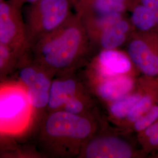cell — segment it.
<instances>
[{"instance_id":"cell-14","label":"cell","mask_w":158,"mask_h":158,"mask_svg":"<svg viewBox=\"0 0 158 158\" xmlns=\"http://www.w3.org/2000/svg\"><path fill=\"white\" fill-rule=\"evenodd\" d=\"M147 81L148 76L142 75L138 78L137 85L134 90L118 100L107 104L108 119L118 126L141 98L147 88Z\"/></svg>"},{"instance_id":"cell-11","label":"cell","mask_w":158,"mask_h":158,"mask_svg":"<svg viewBox=\"0 0 158 158\" xmlns=\"http://www.w3.org/2000/svg\"><path fill=\"white\" fill-rule=\"evenodd\" d=\"M138 78L136 76L125 74L108 78H85V81L91 93L106 105L134 90Z\"/></svg>"},{"instance_id":"cell-16","label":"cell","mask_w":158,"mask_h":158,"mask_svg":"<svg viewBox=\"0 0 158 158\" xmlns=\"http://www.w3.org/2000/svg\"><path fill=\"white\" fill-rule=\"evenodd\" d=\"M128 13L130 21L135 31H158V12L135 0Z\"/></svg>"},{"instance_id":"cell-8","label":"cell","mask_w":158,"mask_h":158,"mask_svg":"<svg viewBox=\"0 0 158 158\" xmlns=\"http://www.w3.org/2000/svg\"><path fill=\"white\" fill-rule=\"evenodd\" d=\"M23 9L9 0L0 3V44L20 56L30 51Z\"/></svg>"},{"instance_id":"cell-9","label":"cell","mask_w":158,"mask_h":158,"mask_svg":"<svg viewBox=\"0 0 158 158\" xmlns=\"http://www.w3.org/2000/svg\"><path fill=\"white\" fill-rule=\"evenodd\" d=\"M125 50L139 73L158 76V31H134L125 45Z\"/></svg>"},{"instance_id":"cell-18","label":"cell","mask_w":158,"mask_h":158,"mask_svg":"<svg viewBox=\"0 0 158 158\" xmlns=\"http://www.w3.org/2000/svg\"><path fill=\"white\" fill-rule=\"evenodd\" d=\"M21 56L0 44V81L10 79V76L14 75Z\"/></svg>"},{"instance_id":"cell-3","label":"cell","mask_w":158,"mask_h":158,"mask_svg":"<svg viewBox=\"0 0 158 158\" xmlns=\"http://www.w3.org/2000/svg\"><path fill=\"white\" fill-rule=\"evenodd\" d=\"M37 118L25 87L15 79L0 81V135L8 139L27 134Z\"/></svg>"},{"instance_id":"cell-19","label":"cell","mask_w":158,"mask_h":158,"mask_svg":"<svg viewBox=\"0 0 158 158\" xmlns=\"http://www.w3.org/2000/svg\"><path fill=\"white\" fill-rule=\"evenodd\" d=\"M136 139L146 155L158 149V119L151 126L136 134Z\"/></svg>"},{"instance_id":"cell-2","label":"cell","mask_w":158,"mask_h":158,"mask_svg":"<svg viewBox=\"0 0 158 158\" xmlns=\"http://www.w3.org/2000/svg\"><path fill=\"white\" fill-rule=\"evenodd\" d=\"M98 111L76 115L62 110L46 112L36 125L42 153L51 158H77L84 143L100 130Z\"/></svg>"},{"instance_id":"cell-5","label":"cell","mask_w":158,"mask_h":158,"mask_svg":"<svg viewBox=\"0 0 158 158\" xmlns=\"http://www.w3.org/2000/svg\"><path fill=\"white\" fill-rule=\"evenodd\" d=\"M80 18L91 42L97 51L120 49L135 31L127 13Z\"/></svg>"},{"instance_id":"cell-13","label":"cell","mask_w":158,"mask_h":158,"mask_svg":"<svg viewBox=\"0 0 158 158\" xmlns=\"http://www.w3.org/2000/svg\"><path fill=\"white\" fill-rule=\"evenodd\" d=\"M74 11L80 17L111 13H128L135 0H72Z\"/></svg>"},{"instance_id":"cell-17","label":"cell","mask_w":158,"mask_h":158,"mask_svg":"<svg viewBox=\"0 0 158 158\" xmlns=\"http://www.w3.org/2000/svg\"><path fill=\"white\" fill-rule=\"evenodd\" d=\"M89 89L81 91L69 100L63 106L62 110L76 115H86L98 111L94 99Z\"/></svg>"},{"instance_id":"cell-21","label":"cell","mask_w":158,"mask_h":158,"mask_svg":"<svg viewBox=\"0 0 158 158\" xmlns=\"http://www.w3.org/2000/svg\"><path fill=\"white\" fill-rule=\"evenodd\" d=\"M138 2L158 12V0H136Z\"/></svg>"},{"instance_id":"cell-22","label":"cell","mask_w":158,"mask_h":158,"mask_svg":"<svg viewBox=\"0 0 158 158\" xmlns=\"http://www.w3.org/2000/svg\"><path fill=\"white\" fill-rule=\"evenodd\" d=\"M9 1L18 6L23 8V7L24 6L30 4V3H32L33 2H35L37 0H9Z\"/></svg>"},{"instance_id":"cell-6","label":"cell","mask_w":158,"mask_h":158,"mask_svg":"<svg viewBox=\"0 0 158 158\" xmlns=\"http://www.w3.org/2000/svg\"><path fill=\"white\" fill-rule=\"evenodd\" d=\"M128 135L119 130H110L104 120L100 130L84 143L77 158H138L146 156Z\"/></svg>"},{"instance_id":"cell-4","label":"cell","mask_w":158,"mask_h":158,"mask_svg":"<svg viewBox=\"0 0 158 158\" xmlns=\"http://www.w3.org/2000/svg\"><path fill=\"white\" fill-rule=\"evenodd\" d=\"M23 8L30 49L41 38L60 27L74 12L72 0H37Z\"/></svg>"},{"instance_id":"cell-20","label":"cell","mask_w":158,"mask_h":158,"mask_svg":"<svg viewBox=\"0 0 158 158\" xmlns=\"http://www.w3.org/2000/svg\"><path fill=\"white\" fill-rule=\"evenodd\" d=\"M158 119V102H157L132 124L121 131L126 134L131 132H135L137 134L153 124Z\"/></svg>"},{"instance_id":"cell-24","label":"cell","mask_w":158,"mask_h":158,"mask_svg":"<svg viewBox=\"0 0 158 158\" xmlns=\"http://www.w3.org/2000/svg\"><path fill=\"white\" fill-rule=\"evenodd\" d=\"M2 1H3V0H0V3H1V2Z\"/></svg>"},{"instance_id":"cell-1","label":"cell","mask_w":158,"mask_h":158,"mask_svg":"<svg viewBox=\"0 0 158 158\" xmlns=\"http://www.w3.org/2000/svg\"><path fill=\"white\" fill-rule=\"evenodd\" d=\"M98 51L91 42L81 18L74 12L55 30L30 49L35 61L54 76L76 73L86 66Z\"/></svg>"},{"instance_id":"cell-23","label":"cell","mask_w":158,"mask_h":158,"mask_svg":"<svg viewBox=\"0 0 158 158\" xmlns=\"http://www.w3.org/2000/svg\"><path fill=\"white\" fill-rule=\"evenodd\" d=\"M156 152V154L154 155L155 156H154V158H158V149L155 152Z\"/></svg>"},{"instance_id":"cell-15","label":"cell","mask_w":158,"mask_h":158,"mask_svg":"<svg viewBox=\"0 0 158 158\" xmlns=\"http://www.w3.org/2000/svg\"><path fill=\"white\" fill-rule=\"evenodd\" d=\"M157 102H158V76H148L145 91L140 100L131 110L125 118L118 125L119 130L122 131L127 128Z\"/></svg>"},{"instance_id":"cell-7","label":"cell","mask_w":158,"mask_h":158,"mask_svg":"<svg viewBox=\"0 0 158 158\" xmlns=\"http://www.w3.org/2000/svg\"><path fill=\"white\" fill-rule=\"evenodd\" d=\"M14 76L27 91L36 112L38 124L46 113L51 85L55 76L34 60L30 51L20 57Z\"/></svg>"},{"instance_id":"cell-10","label":"cell","mask_w":158,"mask_h":158,"mask_svg":"<svg viewBox=\"0 0 158 158\" xmlns=\"http://www.w3.org/2000/svg\"><path fill=\"white\" fill-rule=\"evenodd\" d=\"M86 67L87 78H108L125 74L137 76L138 72L126 52L120 49L98 51Z\"/></svg>"},{"instance_id":"cell-12","label":"cell","mask_w":158,"mask_h":158,"mask_svg":"<svg viewBox=\"0 0 158 158\" xmlns=\"http://www.w3.org/2000/svg\"><path fill=\"white\" fill-rule=\"evenodd\" d=\"M88 89L85 81L76 73L56 76L51 85L46 112L62 110L67 102Z\"/></svg>"}]
</instances>
